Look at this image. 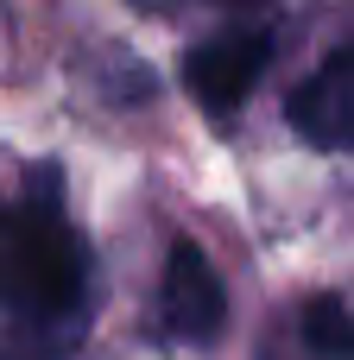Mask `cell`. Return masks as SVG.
<instances>
[{
	"mask_svg": "<svg viewBox=\"0 0 354 360\" xmlns=\"http://www.w3.org/2000/svg\"><path fill=\"white\" fill-rule=\"evenodd\" d=\"M95 310V259L63 209L57 165L0 202V360H63Z\"/></svg>",
	"mask_w": 354,
	"mask_h": 360,
	"instance_id": "cell-1",
	"label": "cell"
},
{
	"mask_svg": "<svg viewBox=\"0 0 354 360\" xmlns=\"http://www.w3.org/2000/svg\"><path fill=\"white\" fill-rule=\"evenodd\" d=\"M266 63H272V32H266V25H228V32L190 44V57H184V89H190V101H196L209 120H234L241 101L260 89Z\"/></svg>",
	"mask_w": 354,
	"mask_h": 360,
	"instance_id": "cell-2",
	"label": "cell"
},
{
	"mask_svg": "<svg viewBox=\"0 0 354 360\" xmlns=\"http://www.w3.org/2000/svg\"><path fill=\"white\" fill-rule=\"evenodd\" d=\"M222 329H228V285L196 240H177L165 253V278H158V335L203 348Z\"/></svg>",
	"mask_w": 354,
	"mask_h": 360,
	"instance_id": "cell-3",
	"label": "cell"
},
{
	"mask_svg": "<svg viewBox=\"0 0 354 360\" xmlns=\"http://www.w3.org/2000/svg\"><path fill=\"white\" fill-rule=\"evenodd\" d=\"M291 127L317 152H348L354 146V44L329 51L298 89H291Z\"/></svg>",
	"mask_w": 354,
	"mask_h": 360,
	"instance_id": "cell-4",
	"label": "cell"
},
{
	"mask_svg": "<svg viewBox=\"0 0 354 360\" xmlns=\"http://www.w3.org/2000/svg\"><path fill=\"white\" fill-rule=\"evenodd\" d=\"M298 335H304L310 354H323V360H354V310L342 297H310L298 310Z\"/></svg>",
	"mask_w": 354,
	"mask_h": 360,
	"instance_id": "cell-5",
	"label": "cell"
},
{
	"mask_svg": "<svg viewBox=\"0 0 354 360\" xmlns=\"http://www.w3.org/2000/svg\"><path fill=\"white\" fill-rule=\"evenodd\" d=\"M222 6H253V0H222Z\"/></svg>",
	"mask_w": 354,
	"mask_h": 360,
	"instance_id": "cell-6",
	"label": "cell"
}]
</instances>
